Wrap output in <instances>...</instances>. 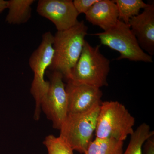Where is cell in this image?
Here are the masks:
<instances>
[{
    "label": "cell",
    "instance_id": "1",
    "mask_svg": "<svg viewBox=\"0 0 154 154\" xmlns=\"http://www.w3.org/2000/svg\"><path fill=\"white\" fill-rule=\"evenodd\" d=\"M88 31V27L83 21L68 30L57 31L54 36V54L48 69L60 72L67 81L69 80L82 51Z\"/></svg>",
    "mask_w": 154,
    "mask_h": 154
},
{
    "label": "cell",
    "instance_id": "2",
    "mask_svg": "<svg viewBox=\"0 0 154 154\" xmlns=\"http://www.w3.org/2000/svg\"><path fill=\"white\" fill-rule=\"evenodd\" d=\"M134 117L117 101L102 102L97 119L96 138L124 142L134 132Z\"/></svg>",
    "mask_w": 154,
    "mask_h": 154
},
{
    "label": "cell",
    "instance_id": "3",
    "mask_svg": "<svg viewBox=\"0 0 154 154\" xmlns=\"http://www.w3.org/2000/svg\"><path fill=\"white\" fill-rule=\"evenodd\" d=\"M110 61L100 51L99 45L86 41L81 55L67 81L100 88L108 86Z\"/></svg>",
    "mask_w": 154,
    "mask_h": 154
},
{
    "label": "cell",
    "instance_id": "4",
    "mask_svg": "<svg viewBox=\"0 0 154 154\" xmlns=\"http://www.w3.org/2000/svg\"><path fill=\"white\" fill-rule=\"evenodd\" d=\"M54 35L50 32L45 33L39 46L35 50L29 59V64L33 72V79L31 84L30 93L36 102L34 119H39L41 104L46 96L49 82L45 79L46 70L52 63L54 50L53 44Z\"/></svg>",
    "mask_w": 154,
    "mask_h": 154
},
{
    "label": "cell",
    "instance_id": "5",
    "mask_svg": "<svg viewBox=\"0 0 154 154\" xmlns=\"http://www.w3.org/2000/svg\"><path fill=\"white\" fill-rule=\"evenodd\" d=\"M101 44L118 51V60L128 59L133 61L152 63L151 56L146 53L139 44L130 26L119 20L115 26L107 31L93 34Z\"/></svg>",
    "mask_w": 154,
    "mask_h": 154
},
{
    "label": "cell",
    "instance_id": "6",
    "mask_svg": "<svg viewBox=\"0 0 154 154\" xmlns=\"http://www.w3.org/2000/svg\"><path fill=\"white\" fill-rule=\"evenodd\" d=\"M100 105L86 113L67 116L60 129L59 136L74 151L85 154L89 144L93 140Z\"/></svg>",
    "mask_w": 154,
    "mask_h": 154
},
{
    "label": "cell",
    "instance_id": "7",
    "mask_svg": "<svg viewBox=\"0 0 154 154\" xmlns=\"http://www.w3.org/2000/svg\"><path fill=\"white\" fill-rule=\"evenodd\" d=\"M63 78L60 72L52 71L50 76L48 91L41 104V109L52 122L53 127L58 130L68 113V97Z\"/></svg>",
    "mask_w": 154,
    "mask_h": 154
},
{
    "label": "cell",
    "instance_id": "8",
    "mask_svg": "<svg viewBox=\"0 0 154 154\" xmlns=\"http://www.w3.org/2000/svg\"><path fill=\"white\" fill-rule=\"evenodd\" d=\"M37 13L54 24L57 31L73 27L79 22L78 13L72 0H39Z\"/></svg>",
    "mask_w": 154,
    "mask_h": 154
},
{
    "label": "cell",
    "instance_id": "9",
    "mask_svg": "<svg viewBox=\"0 0 154 154\" xmlns=\"http://www.w3.org/2000/svg\"><path fill=\"white\" fill-rule=\"evenodd\" d=\"M68 97V114L85 113L101 105L100 88L75 84L67 81L65 86Z\"/></svg>",
    "mask_w": 154,
    "mask_h": 154
},
{
    "label": "cell",
    "instance_id": "10",
    "mask_svg": "<svg viewBox=\"0 0 154 154\" xmlns=\"http://www.w3.org/2000/svg\"><path fill=\"white\" fill-rule=\"evenodd\" d=\"M128 25L143 50L154 53V4H149L142 13L132 17Z\"/></svg>",
    "mask_w": 154,
    "mask_h": 154
},
{
    "label": "cell",
    "instance_id": "11",
    "mask_svg": "<svg viewBox=\"0 0 154 154\" xmlns=\"http://www.w3.org/2000/svg\"><path fill=\"white\" fill-rule=\"evenodd\" d=\"M85 14L87 21L104 31L115 26L119 20L117 6L111 0H98Z\"/></svg>",
    "mask_w": 154,
    "mask_h": 154
},
{
    "label": "cell",
    "instance_id": "12",
    "mask_svg": "<svg viewBox=\"0 0 154 154\" xmlns=\"http://www.w3.org/2000/svg\"><path fill=\"white\" fill-rule=\"evenodd\" d=\"M34 2V0L8 1L9 13L6 17V22L13 25L26 23L31 17V6Z\"/></svg>",
    "mask_w": 154,
    "mask_h": 154
},
{
    "label": "cell",
    "instance_id": "13",
    "mask_svg": "<svg viewBox=\"0 0 154 154\" xmlns=\"http://www.w3.org/2000/svg\"><path fill=\"white\" fill-rule=\"evenodd\" d=\"M124 142L113 139L95 138L92 141L85 154H122Z\"/></svg>",
    "mask_w": 154,
    "mask_h": 154
},
{
    "label": "cell",
    "instance_id": "14",
    "mask_svg": "<svg viewBox=\"0 0 154 154\" xmlns=\"http://www.w3.org/2000/svg\"><path fill=\"white\" fill-rule=\"evenodd\" d=\"M149 125L142 123L139 125L130 136V140L126 150L122 154H142V148L145 142L154 136Z\"/></svg>",
    "mask_w": 154,
    "mask_h": 154
},
{
    "label": "cell",
    "instance_id": "15",
    "mask_svg": "<svg viewBox=\"0 0 154 154\" xmlns=\"http://www.w3.org/2000/svg\"><path fill=\"white\" fill-rule=\"evenodd\" d=\"M118 9L119 20L128 25L132 17L140 14L141 9L148 6L142 0H114Z\"/></svg>",
    "mask_w": 154,
    "mask_h": 154
},
{
    "label": "cell",
    "instance_id": "16",
    "mask_svg": "<svg viewBox=\"0 0 154 154\" xmlns=\"http://www.w3.org/2000/svg\"><path fill=\"white\" fill-rule=\"evenodd\" d=\"M43 144L48 154H74L71 147L60 136L49 135L45 137Z\"/></svg>",
    "mask_w": 154,
    "mask_h": 154
},
{
    "label": "cell",
    "instance_id": "17",
    "mask_svg": "<svg viewBox=\"0 0 154 154\" xmlns=\"http://www.w3.org/2000/svg\"><path fill=\"white\" fill-rule=\"evenodd\" d=\"M98 0H74L73 1L75 8L79 14H85Z\"/></svg>",
    "mask_w": 154,
    "mask_h": 154
},
{
    "label": "cell",
    "instance_id": "18",
    "mask_svg": "<svg viewBox=\"0 0 154 154\" xmlns=\"http://www.w3.org/2000/svg\"><path fill=\"white\" fill-rule=\"evenodd\" d=\"M143 146L144 154H154V136L146 140Z\"/></svg>",
    "mask_w": 154,
    "mask_h": 154
},
{
    "label": "cell",
    "instance_id": "19",
    "mask_svg": "<svg viewBox=\"0 0 154 154\" xmlns=\"http://www.w3.org/2000/svg\"><path fill=\"white\" fill-rule=\"evenodd\" d=\"M6 8H8V1L0 0V14Z\"/></svg>",
    "mask_w": 154,
    "mask_h": 154
}]
</instances>
